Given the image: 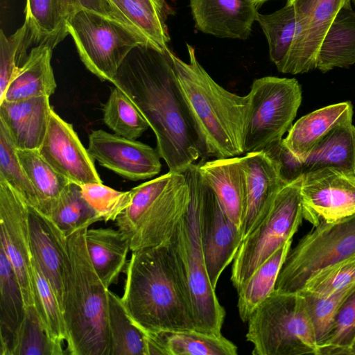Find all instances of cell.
<instances>
[{"instance_id": "28", "label": "cell", "mask_w": 355, "mask_h": 355, "mask_svg": "<svg viewBox=\"0 0 355 355\" xmlns=\"http://www.w3.org/2000/svg\"><path fill=\"white\" fill-rule=\"evenodd\" d=\"M329 167L355 172V126L352 123L333 130L303 161H295L297 176Z\"/></svg>"}, {"instance_id": "35", "label": "cell", "mask_w": 355, "mask_h": 355, "mask_svg": "<svg viewBox=\"0 0 355 355\" xmlns=\"http://www.w3.org/2000/svg\"><path fill=\"white\" fill-rule=\"evenodd\" d=\"M24 14L32 45L47 43L54 48L68 35L57 0H26Z\"/></svg>"}, {"instance_id": "39", "label": "cell", "mask_w": 355, "mask_h": 355, "mask_svg": "<svg viewBox=\"0 0 355 355\" xmlns=\"http://www.w3.org/2000/svg\"><path fill=\"white\" fill-rule=\"evenodd\" d=\"M0 178L4 180L28 206L38 210L39 196L24 172L4 124L0 121Z\"/></svg>"}, {"instance_id": "11", "label": "cell", "mask_w": 355, "mask_h": 355, "mask_svg": "<svg viewBox=\"0 0 355 355\" xmlns=\"http://www.w3.org/2000/svg\"><path fill=\"white\" fill-rule=\"evenodd\" d=\"M247 95L245 153L263 150L282 139L300 106L302 89L295 78L264 76L254 80Z\"/></svg>"}, {"instance_id": "24", "label": "cell", "mask_w": 355, "mask_h": 355, "mask_svg": "<svg viewBox=\"0 0 355 355\" xmlns=\"http://www.w3.org/2000/svg\"><path fill=\"white\" fill-rule=\"evenodd\" d=\"M53 47L47 43L34 46L24 64L11 78L0 100L16 101L39 96H51L57 87L51 57Z\"/></svg>"}, {"instance_id": "50", "label": "cell", "mask_w": 355, "mask_h": 355, "mask_svg": "<svg viewBox=\"0 0 355 355\" xmlns=\"http://www.w3.org/2000/svg\"><path fill=\"white\" fill-rule=\"evenodd\" d=\"M353 1H354V3H355V0H353Z\"/></svg>"}, {"instance_id": "19", "label": "cell", "mask_w": 355, "mask_h": 355, "mask_svg": "<svg viewBox=\"0 0 355 355\" xmlns=\"http://www.w3.org/2000/svg\"><path fill=\"white\" fill-rule=\"evenodd\" d=\"M28 228L32 256L62 309L68 263L67 236L46 216L29 206Z\"/></svg>"}, {"instance_id": "13", "label": "cell", "mask_w": 355, "mask_h": 355, "mask_svg": "<svg viewBox=\"0 0 355 355\" xmlns=\"http://www.w3.org/2000/svg\"><path fill=\"white\" fill-rule=\"evenodd\" d=\"M1 248L19 281L26 307L35 306L32 252L28 228V206L0 178Z\"/></svg>"}, {"instance_id": "32", "label": "cell", "mask_w": 355, "mask_h": 355, "mask_svg": "<svg viewBox=\"0 0 355 355\" xmlns=\"http://www.w3.org/2000/svg\"><path fill=\"white\" fill-rule=\"evenodd\" d=\"M110 15L121 21L159 49L168 48L167 19L132 0H104Z\"/></svg>"}, {"instance_id": "31", "label": "cell", "mask_w": 355, "mask_h": 355, "mask_svg": "<svg viewBox=\"0 0 355 355\" xmlns=\"http://www.w3.org/2000/svg\"><path fill=\"white\" fill-rule=\"evenodd\" d=\"M291 239L267 259L237 291L241 319L248 322L256 309L274 291L275 284L292 243Z\"/></svg>"}, {"instance_id": "5", "label": "cell", "mask_w": 355, "mask_h": 355, "mask_svg": "<svg viewBox=\"0 0 355 355\" xmlns=\"http://www.w3.org/2000/svg\"><path fill=\"white\" fill-rule=\"evenodd\" d=\"M130 191L129 206L115 220L130 250L168 243L190 202V185L185 174L168 171Z\"/></svg>"}, {"instance_id": "20", "label": "cell", "mask_w": 355, "mask_h": 355, "mask_svg": "<svg viewBox=\"0 0 355 355\" xmlns=\"http://www.w3.org/2000/svg\"><path fill=\"white\" fill-rule=\"evenodd\" d=\"M196 30L220 38L247 40L258 13L252 0H189Z\"/></svg>"}, {"instance_id": "38", "label": "cell", "mask_w": 355, "mask_h": 355, "mask_svg": "<svg viewBox=\"0 0 355 355\" xmlns=\"http://www.w3.org/2000/svg\"><path fill=\"white\" fill-rule=\"evenodd\" d=\"M35 306L49 336L63 343L68 340L62 307L49 282L32 256Z\"/></svg>"}, {"instance_id": "45", "label": "cell", "mask_w": 355, "mask_h": 355, "mask_svg": "<svg viewBox=\"0 0 355 355\" xmlns=\"http://www.w3.org/2000/svg\"><path fill=\"white\" fill-rule=\"evenodd\" d=\"M355 284V257L327 267L307 280L303 289L326 297Z\"/></svg>"}, {"instance_id": "41", "label": "cell", "mask_w": 355, "mask_h": 355, "mask_svg": "<svg viewBox=\"0 0 355 355\" xmlns=\"http://www.w3.org/2000/svg\"><path fill=\"white\" fill-rule=\"evenodd\" d=\"M354 338L355 288L338 309L327 337L318 346V355H350Z\"/></svg>"}, {"instance_id": "25", "label": "cell", "mask_w": 355, "mask_h": 355, "mask_svg": "<svg viewBox=\"0 0 355 355\" xmlns=\"http://www.w3.org/2000/svg\"><path fill=\"white\" fill-rule=\"evenodd\" d=\"M148 355H236L237 347L222 334L196 329L146 334Z\"/></svg>"}, {"instance_id": "26", "label": "cell", "mask_w": 355, "mask_h": 355, "mask_svg": "<svg viewBox=\"0 0 355 355\" xmlns=\"http://www.w3.org/2000/svg\"><path fill=\"white\" fill-rule=\"evenodd\" d=\"M85 241L92 266L102 282L109 288L117 282L125 267L130 244L119 230L112 228H88Z\"/></svg>"}, {"instance_id": "14", "label": "cell", "mask_w": 355, "mask_h": 355, "mask_svg": "<svg viewBox=\"0 0 355 355\" xmlns=\"http://www.w3.org/2000/svg\"><path fill=\"white\" fill-rule=\"evenodd\" d=\"M200 230L209 278L216 289L220 275L233 261L243 237L240 229L225 214L214 191L203 181Z\"/></svg>"}, {"instance_id": "2", "label": "cell", "mask_w": 355, "mask_h": 355, "mask_svg": "<svg viewBox=\"0 0 355 355\" xmlns=\"http://www.w3.org/2000/svg\"><path fill=\"white\" fill-rule=\"evenodd\" d=\"M125 273L121 302L144 333L196 329L170 241L132 252Z\"/></svg>"}, {"instance_id": "43", "label": "cell", "mask_w": 355, "mask_h": 355, "mask_svg": "<svg viewBox=\"0 0 355 355\" xmlns=\"http://www.w3.org/2000/svg\"><path fill=\"white\" fill-rule=\"evenodd\" d=\"M83 198L101 220L115 221L131 202V191H120L104 185L91 182L80 186Z\"/></svg>"}, {"instance_id": "7", "label": "cell", "mask_w": 355, "mask_h": 355, "mask_svg": "<svg viewBox=\"0 0 355 355\" xmlns=\"http://www.w3.org/2000/svg\"><path fill=\"white\" fill-rule=\"evenodd\" d=\"M254 355H318L312 322L300 292L274 291L248 320Z\"/></svg>"}, {"instance_id": "49", "label": "cell", "mask_w": 355, "mask_h": 355, "mask_svg": "<svg viewBox=\"0 0 355 355\" xmlns=\"http://www.w3.org/2000/svg\"><path fill=\"white\" fill-rule=\"evenodd\" d=\"M254 1V3H255V5L259 7V6H261L262 3H265L266 1H268V0H252Z\"/></svg>"}, {"instance_id": "29", "label": "cell", "mask_w": 355, "mask_h": 355, "mask_svg": "<svg viewBox=\"0 0 355 355\" xmlns=\"http://www.w3.org/2000/svg\"><path fill=\"white\" fill-rule=\"evenodd\" d=\"M355 64V12L352 6L340 9L320 46L316 69L324 73Z\"/></svg>"}, {"instance_id": "44", "label": "cell", "mask_w": 355, "mask_h": 355, "mask_svg": "<svg viewBox=\"0 0 355 355\" xmlns=\"http://www.w3.org/2000/svg\"><path fill=\"white\" fill-rule=\"evenodd\" d=\"M31 46L25 23L10 36L0 32V100L17 69L27 58V49Z\"/></svg>"}, {"instance_id": "40", "label": "cell", "mask_w": 355, "mask_h": 355, "mask_svg": "<svg viewBox=\"0 0 355 355\" xmlns=\"http://www.w3.org/2000/svg\"><path fill=\"white\" fill-rule=\"evenodd\" d=\"M62 344L49 336L35 306L25 308L12 355H62Z\"/></svg>"}, {"instance_id": "17", "label": "cell", "mask_w": 355, "mask_h": 355, "mask_svg": "<svg viewBox=\"0 0 355 355\" xmlns=\"http://www.w3.org/2000/svg\"><path fill=\"white\" fill-rule=\"evenodd\" d=\"M42 157L60 174L79 185L102 182L94 159L82 144L71 123L52 109L44 141Z\"/></svg>"}, {"instance_id": "36", "label": "cell", "mask_w": 355, "mask_h": 355, "mask_svg": "<svg viewBox=\"0 0 355 355\" xmlns=\"http://www.w3.org/2000/svg\"><path fill=\"white\" fill-rule=\"evenodd\" d=\"M17 154L24 172L39 196L40 207L37 211L42 213L47 204L57 198L71 182L42 157L39 149H17Z\"/></svg>"}, {"instance_id": "34", "label": "cell", "mask_w": 355, "mask_h": 355, "mask_svg": "<svg viewBox=\"0 0 355 355\" xmlns=\"http://www.w3.org/2000/svg\"><path fill=\"white\" fill-rule=\"evenodd\" d=\"M110 355H148L146 336L130 319L121 297L109 291Z\"/></svg>"}, {"instance_id": "21", "label": "cell", "mask_w": 355, "mask_h": 355, "mask_svg": "<svg viewBox=\"0 0 355 355\" xmlns=\"http://www.w3.org/2000/svg\"><path fill=\"white\" fill-rule=\"evenodd\" d=\"M49 96L0 102V121L17 149H39L45 137L51 110Z\"/></svg>"}, {"instance_id": "9", "label": "cell", "mask_w": 355, "mask_h": 355, "mask_svg": "<svg viewBox=\"0 0 355 355\" xmlns=\"http://www.w3.org/2000/svg\"><path fill=\"white\" fill-rule=\"evenodd\" d=\"M66 25L81 61L103 81H112L134 47L150 45L131 27L110 15L83 10L70 17Z\"/></svg>"}, {"instance_id": "10", "label": "cell", "mask_w": 355, "mask_h": 355, "mask_svg": "<svg viewBox=\"0 0 355 355\" xmlns=\"http://www.w3.org/2000/svg\"><path fill=\"white\" fill-rule=\"evenodd\" d=\"M355 257V214L331 223L322 222L288 252L275 291L296 293L322 269Z\"/></svg>"}, {"instance_id": "23", "label": "cell", "mask_w": 355, "mask_h": 355, "mask_svg": "<svg viewBox=\"0 0 355 355\" xmlns=\"http://www.w3.org/2000/svg\"><path fill=\"white\" fill-rule=\"evenodd\" d=\"M352 116L353 106L349 101L325 106L298 119L282 142L297 162H302L333 130L352 123Z\"/></svg>"}, {"instance_id": "12", "label": "cell", "mask_w": 355, "mask_h": 355, "mask_svg": "<svg viewBox=\"0 0 355 355\" xmlns=\"http://www.w3.org/2000/svg\"><path fill=\"white\" fill-rule=\"evenodd\" d=\"M302 216L314 227L355 214V172L329 167L302 175Z\"/></svg>"}, {"instance_id": "8", "label": "cell", "mask_w": 355, "mask_h": 355, "mask_svg": "<svg viewBox=\"0 0 355 355\" xmlns=\"http://www.w3.org/2000/svg\"><path fill=\"white\" fill-rule=\"evenodd\" d=\"M302 175L285 184L264 219L243 240L233 260L231 281L238 291L286 242L302 223Z\"/></svg>"}, {"instance_id": "42", "label": "cell", "mask_w": 355, "mask_h": 355, "mask_svg": "<svg viewBox=\"0 0 355 355\" xmlns=\"http://www.w3.org/2000/svg\"><path fill=\"white\" fill-rule=\"evenodd\" d=\"M354 288L355 284L326 297L315 296L304 291H299L304 297L312 322L318 347L327 337L340 305Z\"/></svg>"}, {"instance_id": "47", "label": "cell", "mask_w": 355, "mask_h": 355, "mask_svg": "<svg viewBox=\"0 0 355 355\" xmlns=\"http://www.w3.org/2000/svg\"><path fill=\"white\" fill-rule=\"evenodd\" d=\"M168 19L173 10L166 0H132Z\"/></svg>"}, {"instance_id": "30", "label": "cell", "mask_w": 355, "mask_h": 355, "mask_svg": "<svg viewBox=\"0 0 355 355\" xmlns=\"http://www.w3.org/2000/svg\"><path fill=\"white\" fill-rule=\"evenodd\" d=\"M256 21L266 37L270 60L283 73L295 40L297 25L294 6L287 0L285 6L270 14L258 12Z\"/></svg>"}, {"instance_id": "4", "label": "cell", "mask_w": 355, "mask_h": 355, "mask_svg": "<svg viewBox=\"0 0 355 355\" xmlns=\"http://www.w3.org/2000/svg\"><path fill=\"white\" fill-rule=\"evenodd\" d=\"M82 227L67 236V272L62 311L71 355H110L109 289L89 257Z\"/></svg>"}, {"instance_id": "48", "label": "cell", "mask_w": 355, "mask_h": 355, "mask_svg": "<svg viewBox=\"0 0 355 355\" xmlns=\"http://www.w3.org/2000/svg\"><path fill=\"white\" fill-rule=\"evenodd\" d=\"M350 355H355V338L350 347Z\"/></svg>"}, {"instance_id": "37", "label": "cell", "mask_w": 355, "mask_h": 355, "mask_svg": "<svg viewBox=\"0 0 355 355\" xmlns=\"http://www.w3.org/2000/svg\"><path fill=\"white\" fill-rule=\"evenodd\" d=\"M103 121L118 135L136 139L150 127L134 103L120 89H112L103 107Z\"/></svg>"}, {"instance_id": "22", "label": "cell", "mask_w": 355, "mask_h": 355, "mask_svg": "<svg viewBox=\"0 0 355 355\" xmlns=\"http://www.w3.org/2000/svg\"><path fill=\"white\" fill-rule=\"evenodd\" d=\"M197 164L202 180L214 191L228 218L241 230L247 190L241 157L216 158Z\"/></svg>"}, {"instance_id": "18", "label": "cell", "mask_w": 355, "mask_h": 355, "mask_svg": "<svg viewBox=\"0 0 355 355\" xmlns=\"http://www.w3.org/2000/svg\"><path fill=\"white\" fill-rule=\"evenodd\" d=\"M247 178L245 209L241 225L243 240L264 219L281 188L286 184L279 163L264 150L241 157Z\"/></svg>"}, {"instance_id": "1", "label": "cell", "mask_w": 355, "mask_h": 355, "mask_svg": "<svg viewBox=\"0 0 355 355\" xmlns=\"http://www.w3.org/2000/svg\"><path fill=\"white\" fill-rule=\"evenodd\" d=\"M170 49L134 47L111 82L134 103L155 135L169 171L184 173L205 146L179 84Z\"/></svg>"}, {"instance_id": "3", "label": "cell", "mask_w": 355, "mask_h": 355, "mask_svg": "<svg viewBox=\"0 0 355 355\" xmlns=\"http://www.w3.org/2000/svg\"><path fill=\"white\" fill-rule=\"evenodd\" d=\"M189 62L172 51L176 76L202 138L206 157L225 158L245 153L248 96L218 85L198 62L187 43Z\"/></svg>"}, {"instance_id": "16", "label": "cell", "mask_w": 355, "mask_h": 355, "mask_svg": "<svg viewBox=\"0 0 355 355\" xmlns=\"http://www.w3.org/2000/svg\"><path fill=\"white\" fill-rule=\"evenodd\" d=\"M87 150L100 165L130 180L149 179L161 171L157 149L103 130L90 133Z\"/></svg>"}, {"instance_id": "6", "label": "cell", "mask_w": 355, "mask_h": 355, "mask_svg": "<svg viewBox=\"0 0 355 355\" xmlns=\"http://www.w3.org/2000/svg\"><path fill=\"white\" fill-rule=\"evenodd\" d=\"M184 173L190 185V202L170 243L187 293L196 329L221 334L225 311L210 282L201 245L200 209L202 181L198 164H191Z\"/></svg>"}, {"instance_id": "27", "label": "cell", "mask_w": 355, "mask_h": 355, "mask_svg": "<svg viewBox=\"0 0 355 355\" xmlns=\"http://www.w3.org/2000/svg\"><path fill=\"white\" fill-rule=\"evenodd\" d=\"M0 293V355H12L26 306L15 272L1 248Z\"/></svg>"}, {"instance_id": "33", "label": "cell", "mask_w": 355, "mask_h": 355, "mask_svg": "<svg viewBox=\"0 0 355 355\" xmlns=\"http://www.w3.org/2000/svg\"><path fill=\"white\" fill-rule=\"evenodd\" d=\"M42 214L66 236L101 221L83 198L80 185L71 182L57 198L47 204Z\"/></svg>"}, {"instance_id": "15", "label": "cell", "mask_w": 355, "mask_h": 355, "mask_svg": "<svg viewBox=\"0 0 355 355\" xmlns=\"http://www.w3.org/2000/svg\"><path fill=\"white\" fill-rule=\"evenodd\" d=\"M297 25V37L284 73L299 74L316 69L323 38L339 10L351 0H291Z\"/></svg>"}, {"instance_id": "46", "label": "cell", "mask_w": 355, "mask_h": 355, "mask_svg": "<svg viewBox=\"0 0 355 355\" xmlns=\"http://www.w3.org/2000/svg\"><path fill=\"white\" fill-rule=\"evenodd\" d=\"M60 17L67 27V20L76 12L87 10L109 15L104 0H57Z\"/></svg>"}]
</instances>
